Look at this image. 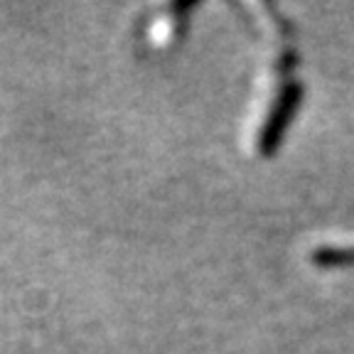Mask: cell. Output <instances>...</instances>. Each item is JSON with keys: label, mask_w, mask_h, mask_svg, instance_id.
I'll list each match as a JSON object with an SVG mask.
<instances>
[{"label": "cell", "mask_w": 354, "mask_h": 354, "mask_svg": "<svg viewBox=\"0 0 354 354\" xmlns=\"http://www.w3.org/2000/svg\"><path fill=\"white\" fill-rule=\"evenodd\" d=\"M300 101V86L298 84H290L281 91L276 106L268 113V121H266L263 131H261V153H271L278 143H281V136L286 131L288 121L293 116V111L298 109Z\"/></svg>", "instance_id": "1"}, {"label": "cell", "mask_w": 354, "mask_h": 354, "mask_svg": "<svg viewBox=\"0 0 354 354\" xmlns=\"http://www.w3.org/2000/svg\"><path fill=\"white\" fill-rule=\"evenodd\" d=\"M313 263L322 266V268H332V266H347L354 263V249H317L313 254Z\"/></svg>", "instance_id": "2"}]
</instances>
